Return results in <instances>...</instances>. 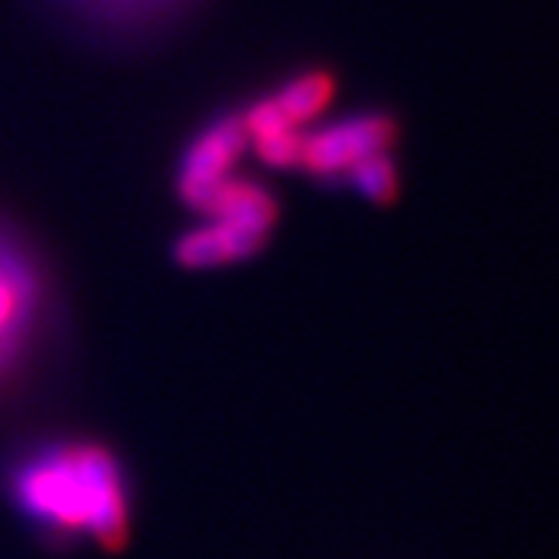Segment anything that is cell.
Listing matches in <instances>:
<instances>
[{
	"label": "cell",
	"instance_id": "obj_8",
	"mask_svg": "<svg viewBox=\"0 0 559 559\" xmlns=\"http://www.w3.org/2000/svg\"><path fill=\"white\" fill-rule=\"evenodd\" d=\"M345 183L358 190L364 200L392 202L399 197V165L392 159V153H385V156L364 162Z\"/></svg>",
	"mask_w": 559,
	"mask_h": 559
},
{
	"label": "cell",
	"instance_id": "obj_5",
	"mask_svg": "<svg viewBox=\"0 0 559 559\" xmlns=\"http://www.w3.org/2000/svg\"><path fill=\"white\" fill-rule=\"evenodd\" d=\"M249 146L240 112H221L205 121L183 146L178 162V197L187 209L202 212L227 180L237 175V162Z\"/></svg>",
	"mask_w": 559,
	"mask_h": 559
},
{
	"label": "cell",
	"instance_id": "obj_3",
	"mask_svg": "<svg viewBox=\"0 0 559 559\" xmlns=\"http://www.w3.org/2000/svg\"><path fill=\"white\" fill-rule=\"evenodd\" d=\"M47 274L38 252L10 221L0 218V382L35 352L47 323Z\"/></svg>",
	"mask_w": 559,
	"mask_h": 559
},
{
	"label": "cell",
	"instance_id": "obj_7",
	"mask_svg": "<svg viewBox=\"0 0 559 559\" xmlns=\"http://www.w3.org/2000/svg\"><path fill=\"white\" fill-rule=\"evenodd\" d=\"M271 106L277 109L283 119L296 128H308L320 119V112L336 97V79L323 69H305L296 72L280 84L277 91L264 94Z\"/></svg>",
	"mask_w": 559,
	"mask_h": 559
},
{
	"label": "cell",
	"instance_id": "obj_4",
	"mask_svg": "<svg viewBox=\"0 0 559 559\" xmlns=\"http://www.w3.org/2000/svg\"><path fill=\"white\" fill-rule=\"evenodd\" d=\"M399 124L385 112H355L345 119L311 124L299 140L296 168L308 178L345 183L364 162L395 150Z\"/></svg>",
	"mask_w": 559,
	"mask_h": 559
},
{
	"label": "cell",
	"instance_id": "obj_6",
	"mask_svg": "<svg viewBox=\"0 0 559 559\" xmlns=\"http://www.w3.org/2000/svg\"><path fill=\"white\" fill-rule=\"evenodd\" d=\"M81 22L106 32H140L178 13L187 0H60Z\"/></svg>",
	"mask_w": 559,
	"mask_h": 559
},
{
	"label": "cell",
	"instance_id": "obj_1",
	"mask_svg": "<svg viewBox=\"0 0 559 559\" xmlns=\"http://www.w3.org/2000/svg\"><path fill=\"white\" fill-rule=\"evenodd\" d=\"M10 498L44 535L119 550L131 535V491L116 454L94 441H53L10 469Z\"/></svg>",
	"mask_w": 559,
	"mask_h": 559
},
{
	"label": "cell",
	"instance_id": "obj_2",
	"mask_svg": "<svg viewBox=\"0 0 559 559\" xmlns=\"http://www.w3.org/2000/svg\"><path fill=\"white\" fill-rule=\"evenodd\" d=\"M200 215V224L175 242V261L187 271L227 267L259 255L277 227L280 205L261 180L234 175Z\"/></svg>",
	"mask_w": 559,
	"mask_h": 559
}]
</instances>
